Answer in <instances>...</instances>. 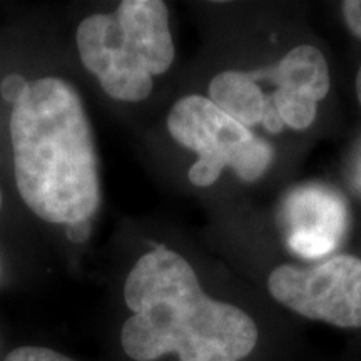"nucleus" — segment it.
I'll use <instances>...</instances> for the list:
<instances>
[{"mask_svg": "<svg viewBox=\"0 0 361 361\" xmlns=\"http://www.w3.org/2000/svg\"><path fill=\"white\" fill-rule=\"evenodd\" d=\"M90 221L84 219L79 223H72L66 226V234L72 243H84L90 236Z\"/></svg>", "mask_w": 361, "mask_h": 361, "instance_id": "obj_11", "label": "nucleus"}, {"mask_svg": "<svg viewBox=\"0 0 361 361\" xmlns=\"http://www.w3.org/2000/svg\"><path fill=\"white\" fill-rule=\"evenodd\" d=\"M11 139L17 189L39 218L66 226L92 219L101 206L96 147L69 82H27L12 104Z\"/></svg>", "mask_w": 361, "mask_h": 361, "instance_id": "obj_2", "label": "nucleus"}, {"mask_svg": "<svg viewBox=\"0 0 361 361\" xmlns=\"http://www.w3.org/2000/svg\"><path fill=\"white\" fill-rule=\"evenodd\" d=\"M341 12L350 32L361 40V0H346V2H343Z\"/></svg>", "mask_w": 361, "mask_h": 361, "instance_id": "obj_9", "label": "nucleus"}, {"mask_svg": "<svg viewBox=\"0 0 361 361\" xmlns=\"http://www.w3.org/2000/svg\"><path fill=\"white\" fill-rule=\"evenodd\" d=\"M0 206H2V194H0Z\"/></svg>", "mask_w": 361, "mask_h": 361, "instance_id": "obj_13", "label": "nucleus"}, {"mask_svg": "<svg viewBox=\"0 0 361 361\" xmlns=\"http://www.w3.org/2000/svg\"><path fill=\"white\" fill-rule=\"evenodd\" d=\"M121 343L135 361L176 353L180 361H241L258 343V326L246 311L202 291L192 266L157 246L130 269Z\"/></svg>", "mask_w": 361, "mask_h": 361, "instance_id": "obj_1", "label": "nucleus"}, {"mask_svg": "<svg viewBox=\"0 0 361 361\" xmlns=\"http://www.w3.org/2000/svg\"><path fill=\"white\" fill-rule=\"evenodd\" d=\"M258 72L276 84L274 92L263 94L261 126L271 134H279L284 128L308 129L316 119L318 102L331 87L328 62L322 51L313 45H298L276 66Z\"/></svg>", "mask_w": 361, "mask_h": 361, "instance_id": "obj_6", "label": "nucleus"}, {"mask_svg": "<svg viewBox=\"0 0 361 361\" xmlns=\"http://www.w3.org/2000/svg\"><path fill=\"white\" fill-rule=\"evenodd\" d=\"M4 361H75L64 356L57 351L49 348H40V346H20L13 350Z\"/></svg>", "mask_w": 361, "mask_h": 361, "instance_id": "obj_8", "label": "nucleus"}, {"mask_svg": "<svg viewBox=\"0 0 361 361\" xmlns=\"http://www.w3.org/2000/svg\"><path fill=\"white\" fill-rule=\"evenodd\" d=\"M79 56L107 96L139 102L152 92V78L174 61L169 11L162 0H124L112 13L79 24Z\"/></svg>", "mask_w": 361, "mask_h": 361, "instance_id": "obj_3", "label": "nucleus"}, {"mask_svg": "<svg viewBox=\"0 0 361 361\" xmlns=\"http://www.w3.org/2000/svg\"><path fill=\"white\" fill-rule=\"evenodd\" d=\"M283 223L291 251L316 259L331 252L348 224L345 202L324 188H303L284 202Z\"/></svg>", "mask_w": 361, "mask_h": 361, "instance_id": "obj_7", "label": "nucleus"}, {"mask_svg": "<svg viewBox=\"0 0 361 361\" xmlns=\"http://www.w3.org/2000/svg\"><path fill=\"white\" fill-rule=\"evenodd\" d=\"M356 97H358L361 106V67L358 71V75H356Z\"/></svg>", "mask_w": 361, "mask_h": 361, "instance_id": "obj_12", "label": "nucleus"}, {"mask_svg": "<svg viewBox=\"0 0 361 361\" xmlns=\"http://www.w3.org/2000/svg\"><path fill=\"white\" fill-rule=\"evenodd\" d=\"M168 130L176 142L197 154L188 173L194 186L214 184L224 168H231L246 183H255L273 161V147L211 99L188 96L176 102L168 116Z\"/></svg>", "mask_w": 361, "mask_h": 361, "instance_id": "obj_4", "label": "nucleus"}, {"mask_svg": "<svg viewBox=\"0 0 361 361\" xmlns=\"http://www.w3.org/2000/svg\"><path fill=\"white\" fill-rule=\"evenodd\" d=\"M25 85H27V80L22 78V75L11 74L2 80V84H0V92H2V96L6 101L13 104L20 97V94L24 92Z\"/></svg>", "mask_w": 361, "mask_h": 361, "instance_id": "obj_10", "label": "nucleus"}, {"mask_svg": "<svg viewBox=\"0 0 361 361\" xmlns=\"http://www.w3.org/2000/svg\"><path fill=\"white\" fill-rule=\"evenodd\" d=\"M269 295L286 308L338 328H361V261L348 255L314 266L281 264L268 278Z\"/></svg>", "mask_w": 361, "mask_h": 361, "instance_id": "obj_5", "label": "nucleus"}]
</instances>
